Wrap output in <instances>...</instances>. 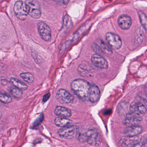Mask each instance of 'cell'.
<instances>
[{"mask_svg":"<svg viewBox=\"0 0 147 147\" xmlns=\"http://www.w3.org/2000/svg\"><path fill=\"white\" fill-rule=\"evenodd\" d=\"M1 83L2 84L5 85L7 84V80H1Z\"/></svg>","mask_w":147,"mask_h":147,"instance_id":"27","label":"cell"},{"mask_svg":"<svg viewBox=\"0 0 147 147\" xmlns=\"http://www.w3.org/2000/svg\"><path fill=\"white\" fill-rule=\"evenodd\" d=\"M106 39L109 45L114 49H119L122 45L121 38L117 34L112 32H108L106 34Z\"/></svg>","mask_w":147,"mask_h":147,"instance_id":"6","label":"cell"},{"mask_svg":"<svg viewBox=\"0 0 147 147\" xmlns=\"http://www.w3.org/2000/svg\"><path fill=\"white\" fill-rule=\"evenodd\" d=\"M145 145V142L143 141H139L133 144L130 147H143Z\"/></svg>","mask_w":147,"mask_h":147,"instance_id":"24","label":"cell"},{"mask_svg":"<svg viewBox=\"0 0 147 147\" xmlns=\"http://www.w3.org/2000/svg\"><path fill=\"white\" fill-rule=\"evenodd\" d=\"M144 36V33L142 32L141 28H139V30H137L135 35V41L138 44H140L142 42Z\"/></svg>","mask_w":147,"mask_h":147,"instance_id":"23","label":"cell"},{"mask_svg":"<svg viewBox=\"0 0 147 147\" xmlns=\"http://www.w3.org/2000/svg\"><path fill=\"white\" fill-rule=\"evenodd\" d=\"M54 123L56 126L63 128L70 126L72 121L65 117H57L54 120Z\"/></svg>","mask_w":147,"mask_h":147,"instance_id":"16","label":"cell"},{"mask_svg":"<svg viewBox=\"0 0 147 147\" xmlns=\"http://www.w3.org/2000/svg\"><path fill=\"white\" fill-rule=\"evenodd\" d=\"M56 98L60 103H70L73 100V96L66 90L61 89L57 92Z\"/></svg>","mask_w":147,"mask_h":147,"instance_id":"7","label":"cell"},{"mask_svg":"<svg viewBox=\"0 0 147 147\" xmlns=\"http://www.w3.org/2000/svg\"><path fill=\"white\" fill-rule=\"evenodd\" d=\"M14 11L16 17L21 20L26 19L29 13V7L27 3L22 1H18L15 3Z\"/></svg>","mask_w":147,"mask_h":147,"instance_id":"2","label":"cell"},{"mask_svg":"<svg viewBox=\"0 0 147 147\" xmlns=\"http://www.w3.org/2000/svg\"><path fill=\"white\" fill-rule=\"evenodd\" d=\"M54 113L57 116L61 117H68L72 115L70 110L63 106H57L54 110Z\"/></svg>","mask_w":147,"mask_h":147,"instance_id":"15","label":"cell"},{"mask_svg":"<svg viewBox=\"0 0 147 147\" xmlns=\"http://www.w3.org/2000/svg\"><path fill=\"white\" fill-rule=\"evenodd\" d=\"M129 109L131 112L139 114H144L147 112L146 107L142 103L133 102L130 104Z\"/></svg>","mask_w":147,"mask_h":147,"instance_id":"12","label":"cell"},{"mask_svg":"<svg viewBox=\"0 0 147 147\" xmlns=\"http://www.w3.org/2000/svg\"><path fill=\"white\" fill-rule=\"evenodd\" d=\"M142 131V128L140 126H133L126 128L124 130V134L128 137L136 136Z\"/></svg>","mask_w":147,"mask_h":147,"instance_id":"14","label":"cell"},{"mask_svg":"<svg viewBox=\"0 0 147 147\" xmlns=\"http://www.w3.org/2000/svg\"><path fill=\"white\" fill-rule=\"evenodd\" d=\"M29 7L28 14L34 19H39L41 16V13L39 3L34 1L27 3Z\"/></svg>","mask_w":147,"mask_h":147,"instance_id":"10","label":"cell"},{"mask_svg":"<svg viewBox=\"0 0 147 147\" xmlns=\"http://www.w3.org/2000/svg\"><path fill=\"white\" fill-rule=\"evenodd\" d=\"M140 22L142 28L146 30H147V16L143 12H140L139 13Z\"/></svg>","mask_w":147,"mask_h":147,"instance_id":"20","label":"cell"},{"mask_svg":"<svg viewBox=\"0 0 147 147\" xmlns=\"http://www.w3.org/2000/svg\"><path fill=\"white\" fill-rule=\"evenodd\" d=\"M79 134V128L77 126H70L59 129L58 134L64 139H72L77 136Z\"/></svg>","mask_w":147,"mask_h":147,"instance_id":"4","label":"cell"},{"mask_svg":"<svg viewBox=\"0 0 147 147\" xmlns=\"http://www.w3.org/2000/svg\"><path fill=\"white\" fill-rule=\"evenodd\" d=\"M118 23L121 29L128 30L132 26V20L131 17L128 15H121L118 18Z\"/></svg>","mask_w":147,"mask_h":147,"instance_id":"11","label":"cell"},{"mask_svg":"<svg viewBox=\"0 0 147 147\" xmlns=\"http://www.w3.org/2000/svg\"><path fill=\"white\" fill-rule=\"evenodd\" d=\"M91 84L83 79L74 80L71 84V88L78 97L82 100L89 98Z\"/></svg>","mask_w":147,"mask_h":147,"instance_id":"1","label":"cell"},{"mask_svg":"<svg viewBox=\"0 0 147 147\" xmlns=\"http://www.w3.org/2000/svg\"><path fill=\"white\" fill-rule=\"evenodd\" d=\"M138 139L136 136H134V137H128L127 138H125L124 140H123V144L125 146H127L130 144H134L136 142H138Z\"/></svg>","mask_w":147,"mask_h":147,"instance_id":"21","label":"cell"},{"mask_svg":"<svg viewBox=\"0 0 147 147\" xmlns=\"http://www.w3.org/2000/svg\"><path fill=\"white\" fill-rule=\"evenodd\" d=\"M9 92L11 95L16 98H20L22 95L21 90L16 87H10L9 89Z\"/></svg>","mask_w":147,"mask_h":147,"instance_id":"19","label":"cell"},{"mask_svg":"<svg viewBox=\"0 0 147 147\" xmlns=\"http://www.w3.org/2000/svg\"><path fill=\"white\" fill-rule=\"evenodd\" d=\"M12 98L8 95L2 93L0 95V100L3 103H9L12 101Z\"/></svg>","mask_w":147,"mask_h":147,"instance_id":"22","label":"cell"},{"mask_svg":"<svg viewBox=\"0 0 147 147\" xmlns=\"http://www.w3.org/2000/svg\"><path fill=\"white\" fill-rule=\"evenodd\" d=\"M146 105L147 107V103H146Z\"/></svg>","mask_w":147,"mask_h":147,"instance_id":"28","label":"cell"},{"mask_svg":"<svg viewBox=\"0 0 147 147\" xmlns=\"http://www.w3.org/2000/svg\"><path fill=\"white\" fill-rule=\"evenodd\" d=\"M55 2L61 5H66L68 3L70 0H54Z\"/></svg>","mask_w":147,"mask_h":147,"instance_id":"25","label":"cell"},{"mask_svg":"<svg viewBox=\"0 0 147 147\" xmlns=\"http://www.w3.org/2000/svg\"><path fill=\"white\" fill-rule=\"evenodd\" d=\"M79 139L80 140L87 141L90 145L97 146L100 142V135L96 129H89L81 135Z\"/></svg>","mask_w":147,"mask_h":147,"instance_id":"3","label":"cell"},{"mask_svg":"<svg viewBox=\"0 0 147 147\" xmlns=\"http://www.w3.org/2000/svg\"><path fill=\"white\" fill-rule=\"evenodd\" d=\"M38 30L43 40L49 41L51 38V32L49 26L45 22H40L38 25Z\"/></svg>","mask_w":147,"mask_h":147,"instance_id":"5","label":"cell"},{"mask_svg":"<svg viewBox=\"0 0 147 147\" xmlns=\"http://www.w3.org/2000/svg\"><path fill=\"white\" fill-rule=\"evenodd\" d=\"M10 81L15 87L21 90H26L28 87L26 84L18 79L12 78H10Z\"/></svg>","mask_w":147,"mask_h":147,"instance_id":"17","label":"cell"},{"mask_svg":"<svg viewBox=\"0 0 147 147\" xmlns=\"http://www.w3.org/2000/svg\"><path fill=\"white\" fill-rule=\"evenodd\" d=\"M142 120V118L140 115L136 113H128L126 115L123 120L124 125L128 126H135Z\"/></svg>","mask_w":147,"mask_h":147,"instance_id":"8","label":"cell"},{"mask_svg":"<svg viewBox=\"0 0 147 147\" xmlns=\"http://www.w3.org/2000/svg\"><path fill=\"white\" fill-rule=\"evenodd\" d=\"M50 96H51V95H50V93H47L45 95H44L43 98V100H42L43 102H47L48 100V99H49V98L50 97Z\"/></svg>","mask_w":147,"mask_h":147,"instance_id":"26","label":"cell"},{"mask_svg":"<svg viewBox=\"0 0 147 147\" xmlns=\"http://www.w3.org/2000/svg\"><path fill=\"white\" fill-rule=\"evenodd\" d=\"M101 92L99 88L95 84H91L88 99L91 102H98L100 99Z\"/></svg>","mask_w":147,"mask_h":147,"instance_id":"13","label":"cell"},{"mask_svg":"<svg viewBox=\"0 0 147 147\" xmlns=\"http://www.w3.org/2000/svg\"><path fill=\"white\" fill-rule=\"evenodd\" d=\"M20 76L23 80L28 83H33L34 80L33 75L29 72L21 73L20 74Z\"/></svg>","mask_w":147,"mask_h":147,"instance_id":"18","label":"cell"},{"mask_svg":"<svg viewBox=\"0 0 147 147\" xmlns=\"http://www.w3.org/2000/svg\"><path fill=\"white\" fill-rule=\"evenodd\" d=\"M91 62L94 66L99 69H106L108 66L106 59L98 53H95L92 55L91 57Z\"/></svg>","mask_w":147,"mask_h":147,"instance_id":"9","label":"cell"}]
</instances>
